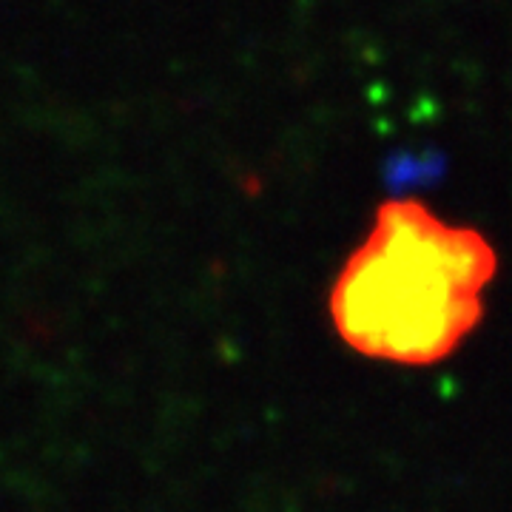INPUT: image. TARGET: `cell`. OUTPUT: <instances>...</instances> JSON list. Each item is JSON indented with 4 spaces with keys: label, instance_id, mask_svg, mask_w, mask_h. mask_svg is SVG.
Wrapping results in <instances>:
<instances>
[{
    "label": "cell",
    "instance_id": "1",
    "mask_svg": "<svg viewBox=\"0 0 512 512\" xmlns=\"http://www.w3.org/2000/svg\"><path fill=\"white\" fill-rule=\"evenodd\" d=\"M490 242L421 202L384 205L330 288V322L367 359L427 367L453 356L484 316Z\"/></svg>",
    "mask_w": 512,
    "mask_h": 512
}]
</instances>
